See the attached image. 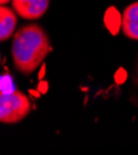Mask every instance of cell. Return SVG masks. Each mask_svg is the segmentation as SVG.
I'll use <instances>...</instances> for the list:
<instances>
[{
	"mask_svg": "<svg viewBox=\"0 0 138 155\" xmlns=\"http://www.w3.org/2000/svg\"><path fill=\"white\" fill-rule=\"evenodd\" d=\"M50 52H51L50 40L39 25H25L14 34L11 56L15 68L21 73H32L44 62Z\"/></svg>",
	"mask_w": 138,
	"mask_h": 155,
	"instance_id": "obj_1",
	"label": "cell"
},
{
	"mask_svg": "<svg viewBox=\"0 0 138 155\" xmlns=\"http://www.w3.org/2000/svg\"><path fill=\"white\" fill-rule=\"evenodd\" d=\"M31 110V102L20 91L2 93L0 96V120L14 124L22 120Z\"/></svg>",
	"mask_w": 138,
	"mask_h": 155,
	"instance_id": "obj_2",
	"label": "cell"
},
{
	"mask_svg": "<svg viewBox=\"0 0 138 155\" xmlns=\"http://www.w3.org/2000/svg\"><path fill=\"white\" fill-rule=\"evenodd\" d=\"M12 9L25 20L40 19L49 9L50 0H11Z\"/></svg>",
	"mask_w": 138,
	"mask_h": 155,
	"instance_id": "obj_3",
	"label": "cell"
},
{
	"mask_svg": "<svg viewBox=\"0 0 138 155\" xmlns=\"http://www.w3.org/2000/svg\"><path fill=\"white\" fill-rule=\"evenodd\" d=\"M122 31L127 37L138 40V2L124 9L122 14Z\"/></svg>",
	"mask_w": 138,
	"mask_h": 155,
	"instance_id": "obj_4",
	"label": "cell"
},
{
	"mask_svg": "<svg viewBox=\"0 0 138 155\" xmlns=\"http://www.w3.org/2000/svg\"><path fill=\"white\" fill-rule=\"evenodd\" d=\"M16 28V12L5 5L0 8V40L5 41L14 34Z\"/></svg>",
	"mask_w": 138,
	"mask_h": 155,
	"instance_id": "obj_5",
	"label": "cell"
},
{
	"mask_svg": "<svg viewBox=\"0 0 138 155\" xmlns=\"http://www.w3.org/2000/svg\"><path fill=\"white\" fill-rule=\"evenodd\" d=\"M10 2V0H0V3H2V5H5V4H8Z\"/></svg>",
	"mask_w": 138,
	"mask_h": 155,
	"instance_id": "obj_6",
	"label": "cell"
}]
</instances>
